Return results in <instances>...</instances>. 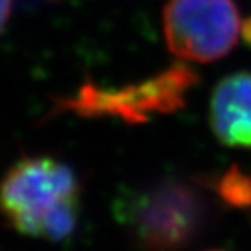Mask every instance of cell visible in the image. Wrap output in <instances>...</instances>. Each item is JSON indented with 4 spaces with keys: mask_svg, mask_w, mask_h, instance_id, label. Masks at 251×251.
Returning a JSON list of instances; mask_svg holds the SVG:
<instances>
[{
    "mask_svg": "<svg viewBox=\"0 0 251 251\" xmlns=\"http://www.w3.org/2000/svg\"><path fill=\"white\" fill-rule=\"evenodd\" d=\"M241 33H243L244 40H246L248 44H251V18H248V20L243 23V30H241Z\"/></svg>",
    "mask_w": 251,
    "mask_h": 251,
    "instance_id": "8",
    "label": "cell"
},
{
    "mask_svg": "<svg viewBox=\"0 0 251 251\" xmlns=\"http://www.w3.org/2000/svg\"><path fill=\"white\" fill-rule=\"evenodd\" d=\"M119 211L143 246L171 251L196 239L206 227L209 202L192 181L162 178L122 197Z\"/></svg>",
    "mask_w": 251,
    "mask_h": 251,
    "instance_id": "2",
    "label": "cell"
},
{
    "mask_svg": "<svg viewBox=\"0 0 251 251\" xmlns=\"http://www.w3.org/2000/svg\"><path fill=\"white\" fill-rule=\"evenodd\" d=\"M80 192L68 164L49 155L23 157L0 180V216L20 234L59 243L77 228Z\"/></svg>",
    "mask_w": 251,
    "mask_h": 251,
    "instance_id": "1",
    "label": "cell"
},
{
    "mask_svg": "<svg viewBox=\"0 0 251 251\" xmlns=\"http://www.w3.org/2000/svg\"><path fill=\"white\" fill-rule=\"evenodd\" d=\"M209 126L220 143L251 149V72L222 78L209 101Z\"/></svg>",
    "mask_w": 251,
    "mask_h": 251,
    "instance_id": "5",
    "label": "cell"
},
{
    "mask_svg": "<svg viewBox=\"0 0 251 251\" xmlns=\"http://www.w3.org/2000/svg\"><path fill=\"white\" fill-rule=\"evenodd\" d=\"M216 192L225 202L248 208L251 206V176L234 166L216 181Z\"/></svg>",
    "mask_w": 251,
    "mask_h": 251,
    "instance_id": "6",
    "label": "cell"
},
{
    "mask_svg": "<svg viewBox=\"0 0 251 251\" xmlns=\"http://www.w3.org/2000/svg\"><path fill=\"white\" fill-rule=\"evenodd\" d=\"M199 82V75L183 63L124 86H98L86 82L72 96L59 98L54 112H72L78 117L121 119L127 124L150 122L157 115L178 112L187 103L188 93Z\"/></svg>",
    "mask_w": 251,
    "mask_h": 251,
    "instance_id": "3",
    "label": "cell"
},
{
    "mask_svg": "<svg viewBox=\"0 0 251 251\" xmlns=\"http://www.w3.org/2000/svg\"><path fill=\"white\" fill-rule=\"evenodd\" d=\"M162 30L175 56L183 61L211 63L234 49L243 23L234 0H168Z\"/></svg>",
    "mask_w": 251,
    "mask_h": 251,
    "instance_id": "4",
    "label": "cell"
},
{
    "mask_svg": "<svg viewBox=\"0 0 251 251\" xmlns=\"http://www.w3.org/2000/svg\"><path fill=\"white\" fill-rule=\"evenodd\" d=\"M25 5H35V4H40V2H46V0H21Z\"/></svg>",
    "mask_w": 251,
    "mask_h": 251,
    "instance_id": "9",
    "label": "cell"
},
{
    "mask_svg": "<svg viewBox=\"0 0 251 251\" xmlns=\"http://www.w3.org/2000/svg\"><path fill=\"white\" fill-rule=\"evenodd\" d=\"M12 4L14 0H0V33L5 30L12 14Z\"/></svg>",
    "mask_w": 251,
    "mask_h": 251,
    "instance_id": "7",
    "label": "cell"
}]
</instances>
